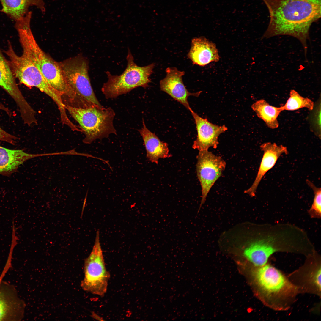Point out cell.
Returning <instances> with one entry per match:
<instances>
[{
	"label": "cell",
	"mask_w": 321,
	"mask_h": 321,
	"mask_svg": "<svg viewBox=\"0 0 321 321\" xmlns=\"http://www.w3.org/2000/svg\"><path fill=\"white\" fill-rule=\"evenodd\" d=\"M270 13L267 38L288 35L298 39L307 51L311 24L321 17V0H263Z\"/></svg>",
	"instance_id": "1"
},
{
	"label": "cell",
	"mask_w": 321,
	"mask_h": 321,
	"mask_svg": "<svg viewBox=\"0 0 321 321\" xmlns=\"http://www.w3.org/2000/svg\"><path fill=\"white\" fill-rule=\"evenodd\" d=\"M255 266L253 277L257 294L264 304L276 311L290 309L299 294L297 288L287 276L271 264Z\"/></svg>",
	"instance_id": "2"
},
{
	"label": "cell",
	"mask_w": 321,
	"mask_h": 321,
	"mask_svg": "<svg viewBox=\"0 0 321 321\" xmlns=\"http://www.w3.org/2000/svg\"><path fill=\"white\" fill-rule=\"evenodd\" d=\"M68 88L66 96L75 107H102L93 91L89 75L88 59L80 55L59 62Z\"/></svg>",
	"instance_id": "3"
},
{
	"label": "cell",
	"mask_w": 321,
	"mask_h": 321,
	"mask_svg": "<svg viewBox=\"0 0 321 321\" xmlns=\"http://www.w3.org/2000/svg\"><path fill=\"white\" fill-rule=\"evenodd\" d=\"M23 55L38 69L50 85L57 91L66 95L68 88L59 64L40 48L30 28V23H23L15 25Z\"/></svg>",
	"instance_id": "4"
},
{
	"label": "cell",
	"mask_w": 321,
	"mask_h": 321,
	"mask_svg": "<svg viewBox=\"0 0 321 321\" xmlns=\"http://www.w3.org/2000/svg\"><path fill=\"white\" fill-rule=\"evenodd\" d=\"M65 108L85 135L84 143L90 144L97 139L107 138L111 134H117L113 125L115 113L111 107L82 108L65 105Z\"/></svg>",
	"instance_id": "5"
},
{
	"label": "cell",
	"mask_w": 321,
	"mask_h": 321,
	"mask_svg": "<svg viewBox=\"0 0 321 321\" xmlns=\"http://www.w3.org/2000/svg\"><path fill=\"white\" fill-rule=\"evenodd\" d=\"M126 59L127 67L121 75H114L108 71L106 72L108 80L103 84L101 91L106 98H116L139 87L146 88L151 82L150 77L153 72L154 63L143 67L137 65L129 48Z\"/></svg>",
	"instance_id": "6"
},
{
	"label": "cell",
	"mask_w": 321,
	"mask_h": 321,
	"mask_svg": "<svg viewBox=\"0 0 321 321\" xmlns=\"http://www.w3.org/2000/svg\"><path fill=\"white\" fill-rule=\"evenodd\" d=\"M274 235L246 233L235 239L233 247L254 266L264 265L273 253L283 251L284 244L281 237Z\"/></svg>",
	"instance_id": "7"
},
{
	"label": "cell",
	"mask_w": 321,
	"mask_h": 321,
	"mask_svg": "<svg viewBox=\"0 0 321 321\" xmlns=\"http://www.w3.org/2000/svg\"><path fill=\"white\" fill-rule=\"evenodd\" d=\"M7 56L8 63L13 74L19 83L28 87L38 88L50 97L59 110L64 107L63 94L57 91L48 82L38 69L22 54L19 56L14 50L9 51Z\"/></svg>",
	"instance_id": "8"
},
{
	"label": "cell",
	"mask_w": 321,
	"mask_h": 321,
	"mask_svg": "<svg viewBox=\"0 0 321 321\" xmlns=\"http://www.w3.org/2000/svg\"><path fill=\"white\" fill-rule=\"evenodd\" d=\"M84 272V278L81 283L83 289L103 296L107 291L110 275L106 268L98 231L92 251L85 260Z\"/></svg>",
	"instance_id": "9"
},
{
	"label": "cell",
	"mask_w": 321,
	"mask_h": 321,
	"mask_svg": "<svg viewBox=\"0 0 321 321\" xmlns=\"http://www.w3.org/2000/svg\"><path fill=\"white\" fill-rule=\"evenodd\" d=\"M304 264L287 276L299 294L321 295L320 257L314 252L307 256Z\"/></svg>",
	"instance_id": "10"
},
{
	"label": "cell",
	"mask_w": 321,
	"mask_h": 321,
	"mask_svg": "<svg viewBox=\"0 0 321 321\" xmlns=\"http://www.w3.org/2000/svg\"><path fill=\"white\" fill-rule=\"evenodd\" d=\"M196 171L200 182L202 196L198 211L204 204L210 190L221 176L226 166V162L220 156L207 150L199 151L197 156Z\"/></svg>",
	"instance_id": "11"
},
{
	"label": "cell",
	"mask_w": 321,
	"mask_h": 321,
	"mask_svg": "<svg viewBox=\"0 0 321 321\" xmlns=\"http://www.w3.org/2000/svg\"><path fill=\"white\" fill-rule=\"evenodd\" d=\"M25 306L15 287L6 281H1L0 321H21L24 317Z\"/></svg>",
	"instance_id": "12"
},
{
	"label": "cell",
	"mask_w": 321,
	"mask_h": 321,
	"mask_svg": "<svg viewBox=\"0 0 321 321\" xmlns=\"http://www.w3.org/2000/svg\"><path fill=\"white\" fill-rule=\"evenodd\" d=\"M190 111L195 121L197 135L192 148L199 151L207 150L212 147L217 148L219 135L227 130L225 125L219 126L210 122L206 118L199 116L192 109Z\"/></svg>",
	"instance_id": "13"
},
{
	"label": "cell",
	"mask_w": 321,
	"mask_h": 321,
	"mask_svg": "<svg viewBox=\"0 0 321 321\" xmlns=\"http://www.w3.org/2000/svg\"><path fill=\"white\" fill-rule=\"evenodd\" d=\"M0 86L13 99L18 107L20 115L26 117L33 109L27 101L20 90L9 64L0 49Z\"/></svg>",
	"instance_id": "14"
},
{
	"label": "cell",
	"mask_w": 321,
	"mask_h": 321,
	"mask_svg": "<svg viewBox=\"0 0 321 321\" xmlns=\"http://www.w3.org/2000/svg\"><path fill=\"white\" fill-rule=\"evenodd\" d=\"M166 77L160 82L161 90L180 103L190 111L192 109L188 101V97L190 96L198 97L202 91L195 93L188 91L182 80V76L185 73L184 71L179 70L175 67H169L166 69Z\"/></svg>",
	"instance_id": "15"
},
{
	"label": "cell",
	"mask_w": 321,
	"mask_h": 321,
	"mask_svg": "<svg viewBox=\"0 0 321 321\" xmlns=\"http://www.w3.org/2000/svg\"><path fill=\"white\" fill-rule=\"evenodd\" d=\"M260 148L263 154L257 175L252 185L244 192L252 197L255 196L258 186L266 174L275 166L282 155L288 153L286 147L275 143H264L260 145Z\"/></svg>",
	"instance_id": "16"
},
{
	"label": "cell",
	"mask_w": 321,
	"mask_h": 321,
	"mask_svg": "<svg viewBox=\"0 0 321 321\" xmlns=\"http://www.w3.org/2000/svg\"><path fill=\"white\" fill-rule=\"evenodd\" d=\"M188 56L193 64L202 66L217 62L220 58L215 45L203 37L192 39Z\"/></svg>",
	"instance_id": "17"
},
{
	"label": "cell",
	"mask_w": 321,
	"mask_h": 321,
	"mask_svg": "<svg viewBox=\"0 0 321 321\" xmlns=\"http://www.w3.org/2000/svg\"><path fill=\"white\" fill-rule=\"evenodd\" d=\"M142 125L138 131L143 139L148 159L157 164L159 159L169 157L171 155L169 153L168 144L161 141L155 133L147 128L143 119Z\"/></svg>",
	"instance_id": "18"
},
{
	"label": "cell",
	"mask_w": 321,
	"mask_h": 321,
	"mask_svg": "<svg viewBox=\"0 0 321 321\" xmlns=\"http://www.w3.org/2000/svg\"><path fill=\"white\" fill-rule=\"evenodd\" d=\"M38 156L37 154L27 153L21 150L9 149L0 145V174L10 176L25 161Z\"/></svg>",
	"instance_id": "19"
},
{
	"label": "cell",
	"mask_w": 321,
	"mask_h": 321,
	"mask_svg": "<svg viewBox=\"0 0 321 321\" xmlns=\"http://www.w3.org/2000/svg\"><path fill=\"white\" fill-rule=\"evenodd\" d=\"M0 11L15 21L25 16L31 6L36 7L43 12L45 11L44 0H0Z\"/></svg>",
	"instance_id": "20"
},
{
	"label": "cell",
	"mask_w": 321,
	"mask_h": 321,
	"mask_svg": "<svg viewBox=\"0 0 321 321\" xmlns=\"http://www.w3.org/2000/svg\"><path fill=\"white\" fill-rule=\"evenodd\" d=\"M251 107L257 116L264 121L269 128L275 129L278 127V117L283 111L281 106H272L265 100L261 99L254 103Z\"/></svg>",
	"instance_id": "21"
},
{
	"label": "cell",
	"mask_w": 321,
	"mask_h": 321,
	"mask_svg": "<svg viewBox=\"0 0 321 321\" xmlns=\"http://www.w3.org/2000/svg\"><path fill=\"white\" fill-rule=\"evenodd\" d=\"M289 95L286 103L281 106L283 111H293L303 108L311 111L313 109L314 105L313 101L308 97L301 96L295 90H291Z\"/></svg>",
	"instance_id": "22"
},
{
	"label": "cell",
	"mask_w": 321,
	"mask_h": 321,
	"mask_svg": "<svg viewBox=\"0 0 321 321\" xmlns=\"http://www.w3.org/2000/svg\"><path fill=\"white\" fill-rule=\"evenodd\" d=\"M308 185L312 190L314 198L309 213L311 216L319 218L321 216V188L315 186L311 181L306 180Z\"/></svg>",
	"instance_id": "23"
},
{
	"label": "cell",
	"mask_w": 321,
	"mask_h": 321,
	"mask_svg": "<svg viewBox=\"0 0 321 321\" xmlns=\"http://www.w3.org/2000/svg\"><path fill=\"white\" fill-rule=\"evenodd\" d=\"M310 116V121L311 129L319 138H321V102L320 100L314 104Z\"/></svg>",
	"instance_id": "24"
},
{
	"label": "cell",
	"mask_w": 321,
	"mask_h": 321,
	"mask_svg": "<svg viewBox=\"0 0 321 321\" xmlns=\"http://www.w3.org/2000/svg\"><path fill=\"white\" fill-rule=\"evenodd\" d=\"M0 110L4 111L9 116H11V111L1 103H0ZM17 139L16 136L7 132L0 127V140L15 145Z\"/></svg>",
	"instance_id": "25"
}]
</instances>
